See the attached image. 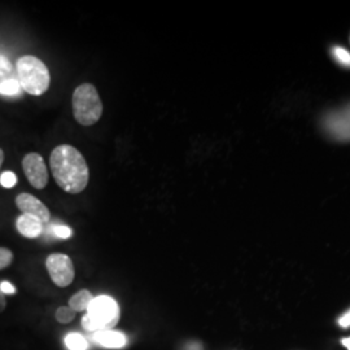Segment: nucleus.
<instances>
[{"label": "nucleus", "mask_w": 350, "mask_h": 350, "mask_svg": "<svg viewBox=\"0 0 350 350\" xmlns=\"http://www.w3.org/2000/svg\"><path fill=\"white\" fill-rule=\"evenodd\" d=\"M50 166L57 186L65 192L77 195L88 187V163L83 154L73 146L62 144L52 150Z\"/></svg>", "instance_id": "1"}, {"label": "nucleus", "mask_w": 350, "mask_h": 350, "mask_svg": "<svg viewBox=\"0 0 350 350\" xmlns=\"http://www.w3.org/2000/svg\"><path fill=\"white\" fill-rule=\"evenodd\" d=\"M17 77L21 88L30 95H43L51 83L49 68L36 56H23L16 64Z\"/></svg>", "instance_id": "2"}, {"label": "nucleus", "mask_w": 350, "mask_h": 350, "mask_svg": "<svg viewBox=\"0 0 350 350\" xmlns=\"http://www.w3.org/2000/svg\"><path fill=\"white\" fill-rule=\"evenodd\" d=\"M120 306L109 296L95 297L88 306V314L82 318V325L86 331L111 329L120 321Z\"/></svg>", "instance_id": "3"}, {"label": "nucleus", "mask_w": 350, "mask_h": 350, "mask_svg": "<svg viewBox=\"0 0 350 350\" xmlns=\"http://www.w3.org/2000/svg\"><path fill=\"white\" fill-rule=\"evenodd\" d=\"M73 114L82 126L95 125L103 116V103L98 90L91 83H83L73 94Z\"/></svg>", "instance_id": "4"}, {"label": "nucleus", "mask_w": 350, "mask_h": 350, "mask_svg": "<svg viewBox=\"0 0 350 350\" xmlns=\"http://www.w3.org/2000/svg\"><path fill=\"white\" fill-rule=\"evenodd\" d=\"M46 267L52 282L57 287L70 286L75 280V265L70 257L64 253H52L46 260Z\"/></svg>", "instance_id": "5"}, {"label": "nucleus", "mask_w": 350, "mask_h": 350, "mask_svg": "<svg viewBox=\"0 0 350 350\" xmlns=\"http://www.w3.org/2000/svg\"><path fill=\"white\" fill-rule=\"evenodd\" d=\"M23 169L33 187L43 189L49 185L47 166L39 153H27L23 160Z\"/></svg>", "instance_id": "6"}, {"label": "nucleus", "mask_w": 350, "mask_h": 350, "mask_svg": "<svg viewBox=\"0 0 350 350\" xmlns=\"http://www.w3.org/2000/svg\"><path fill=\"white\" fill-rule=\"evenodd\" d=\"M16 205L23 214L36 218L40 224L44 225L50 222L51 213L49 208L36 196L30 193H20L16 198Z\"/></svg>", "instance_id": "7"}, {"label": "nucleus", "mask_w": 350, "mask_h": 350, "mask_svg": "<svg viewBox=\"0 0 350 350\" xmlns=\"http://www.w3.org/2000/svg\"><path fill=\"white\" fill-rule=\"evenodd\" d=\"M327 133L341 142L350 140V116L345 111L328 113L323 120Z\"/></svg>", "instance_id": "8"}, {"label": "nucleus", "mask_w": 350, "mask_h": 350, "mask_svg": "<svg viewBox=\"0 0 350 350\" xmlns=\"http://www.w3.org/2000/svg\"><path fill=\"white\" fill-rule=\"evenodd\" d=\"M21 90L17 70L13 64L4 56H0V95L14 96Z\"/></svg>", "instance_id": "9"}, {"label": "nucleus", "mask_w": 350, "mask_h": 350, "mask_svg": "<svg viewBox=\"0 0 350 350\" xmlns=\"http://www.w3.org/2000/svg\"><path fill=\"white\" fill-rule=\"evenodd\" d=\"M94 338L98 344H100L101 347L111 348V349H120V348H124L127 344V338L124 334L112 331V329L98 331L95 332Z\"/></svg>", "instance_id": "10"}, {"label": "nucleus", "mask_w": 350, "mask_h": 350, "mask_svg": "<svg viewBox=\"0 0 350 350\" xmlns=\"http://www.w3.org/2000/svg\"><path fill=\"white\" fill-rule=\"evenodd\" d=\"M16 227H17V231L29 239L39 238L43 232V224H40L38 219L33 218V217H29L25 214H21L17 221H16Z\"/></svg>", "instance_id": "11"}, {"label": "nucleus", "mask_w": 350, "mask_h": 350, "mask_svg": "<svg viewBox=\"0 0 350 350\" xmlns=\"http://www.w3.org/2000/svg\"><path fill=\"white\" fill-rule=\"evenodd\" d=\"M94 299H95L94 295L88 289H81L79 292H77L75 295L70 297L69 308H72L75 313L88 310V306L91 305Z\"/></svg>", "instance_id": "12"}, {"label": "nucleus", "mask_w": 350, "mask_h": 350, "mask_svg": "<svg viewBox=\"0 0 350 350\" xmlns=\"http://www.w3.org/2000/svg\"><path fill=\"white\" fill-rule=\"evenodd\" d=\"M65 344L69 350H88V340L81 334H69L65 338Z\"/></svg>", "instance_id": "13"}, {"label": "nucleus", "mask_w": 350, "mask_h": 350, "mask_svg": "<svg viewBox=\"0 0 350 350\" xmlns=\"http://www.w3.org/2000/svg\"><path fill=\"white\" fill-rule=\"evenodd\" d=\"M334 59L338 62L340 65L342 66H347L350 68V52L348 50H345L344 47H340V46H335L332 51H331Z\"/></svg>", "instance_id": "14"}, {"label": "nucleus", "mask_w": 350, "mask_h": 350, "mask_svg": "<svg viewBox=\"0 0 350 350\" xmlns=\"http://www.w3.org/2000/svg\"><path fill=\"white\" fill-rule=\"evenodd\" d=\"M75 318V312L69 306H60L56 312V321L62 325L70 323Z\"/></svg>", "instance_id": "15"}, {"label": "nucleus", "mask_w": 350, "mask_h": 350, "mask_svg": "<svg viewBox=\"0 0 350 350\" xmlns=\"http://www.w3.org/2000/svg\"><path fill=\"white\" fill-rule=\"evenodd\" d=\"M13 262L12 250L8 248H0V270L7 269Z\"/></svg>", "instance_id": "16"}, {"label": "nucleus", "mask_w": 350, "mask_h": 350, "mask_svg": "<svg viewBox=\"0 0 350 350\" xmlns=\"http://www.w3.org/2000/svg\"><path fill=\"white\" fill-rule=\"evenodd\" d=\"M0 185L5 188L14 187L17 185V176L12 172H4L0 176Z\"/></svg>", "instance_id": "17"}, {"label": "nucleus", "mask_w": 350, "mask_h": 350, "mask_svg": "<svg viewBox=\"0 0 350 350\" xmlns=\"http://www.w3.org/2000/svg\"><path fill=\"white\" fill-rule=\"evenodd\" d=\"M53 232L60 239H69L72 237V230L68 226H56L53 228Z\"/></svg>", "instance_id": "18"}, {"label": "nucleus", "mask_w": 350, "mask_h": 350, "mask_svg": "<svg viewBox=\"0 0 350 350\" xmlns=\"http://www.w3.org/2000/svg\"><path fill=\"white\" fill-rule=\"evenodd\" d=\"M0 291H1L4 295H13V293H16V288H14V286H12L10 282H3V283L0 284Z\"/></svg>", "instance_id": "19"}, {"label": "nucleus", "mask_w": 350, "mask_h": 350, "mask_svg": "<svg viewBox=\"0 0 350 350\" xmlns=\"http://www.w3.org/2000/svg\"><path fill=\"white\" fill-rule=\"evenodd\" d=\"M338 325L342 328H349L350 327V310L347 313L342 314L338 321Z\"/></svg>", "instance_id": "20"}, {"label": "nucleus", "mask_w": 350, "mask_h": 350, "mask_svg": "<svg viewBox=\"0 0 350 350\" xmlns=\"http://www.w3.org/2000/svg\"><path fill=\"white\" fill-rule=\"evenodd\" d=\"M7 306V300H5V295L0 291V313H3L5 310Z\"/></svg>", "instance_id": "21"}, {"label": "nucleus", "mask_w": 350, "mask_h": 350, "mask_svg": "<svg viewBox=\"0 0 350 350\" xmlns=\"http://www.w3.org/2000/svg\"><path fill=\"white\" fill-rule=\"evenodd\" d=\"M341 344H342V345H344L347 349L350 350V338H342Z\"/></svg>", "instance_id": "22"}, {"label": "nucleus", "mask_w": 350, "mask_h": 350, "mask_svg": "<svg viewBox=\"0 0 350 350\" xmlns=\"http://www.w3.org/2000/svg\"><path fill=\"white\" fill-rule=\"evenodd\" d=\"M3 161H4V152L0 148V167H1V165H3Z\"/></svg>", "instance_id": "23"}, {"label": "nucleus", "mask_w": 350, "mask_h": 350, "mask_svg": "<svg viewBox=\"0 0 350 350\" xmlns=\"http://www.w3.org/2000/svg\"><path fill=\"white\" fill-rule=\"evenodd\" d=\"M344 111H345V112L348 113V114H349V116H350V105H349V107H348V108H345V109H344Z\"/></svg>", "instance_id": "24"}]
</instances>
